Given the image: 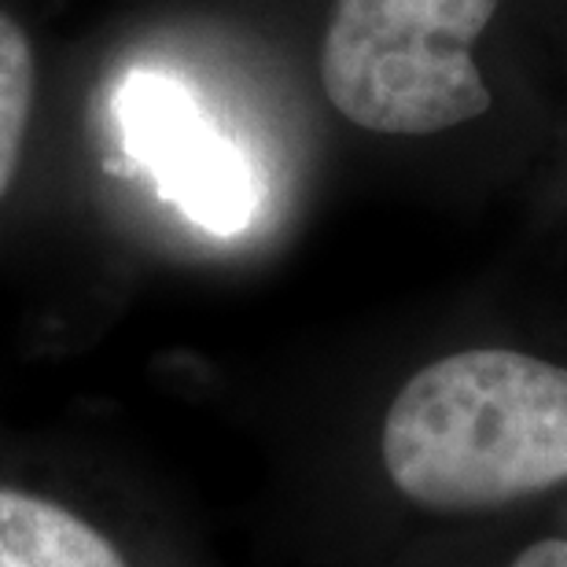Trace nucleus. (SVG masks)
I'll return each mask as SVG.
<instances>
[{"label":"nucleus","mask_w":567,"mask_h":567,"mask_svg":"<svg viewBox=\"0 0 567 567\" xmlns=\"http://www.w3.org/2000/svg\"><path fill=\"white\" fill-rule=\"evenodd\" d=\"M383 468L427 508H491L567 480V369L519 350L431 361L383 421Z\"/></svg>","instance_id":"f257e3e1"},{"label":"nucleus","mask_w":567,"mask_h":567,"mask_svg":"<svg viewBox=\"0 0 567 567\" xmlns=\"http://www.w3.org/2000/svg\"><path fill=\"white\" fill-rule=\"evenodd\" d=\"M502 0H336L321 85L354 126L431 137L491 111L472 44Z\"/></svg>","instance_id":"f03ea898"},{"label":"nucleus","mask_w":567,"mask_h":567,"mask_svg":"<svg viewBox=\"0 0 567 567\" xmlns=\"http://www.w3.org/2000/svg\"><path fill=\"white\" fill-rule=\"evenodd\" d=\"M115 115L126 152L188 221L218 236L251 225L258 210L251 163L177 78L130 71L115 93Z\"/></svg>","instance_id":"7ed1b4c3"},{"label":"nucleus","mask_w":567,"mask_h":567,"mask_svg":"<svg viewBox=\"0 0 567 567\" xmlns=\"http://www.w3.org/2000/svg\"><path fill=\"white\" fill-rule=\"evenodd\" d=\"M0 567H126V560L63 505L0 486Z\"/></svg>","instance_id":"20e7f679"},{"label":"nucleus","mask_w":567,"mask_h":567,"mask_svg":"<svg viewBox=\"0 0 567 567\" xmlns=\"http://www.w3.org/2000/svg\"><path fill=\"white\" fill-rule=\"evenodd\" d=\"M33 107V52L16 19L0 11V199L16 181Z\"/></svg>","instance_id":"39448f33"},{"label":"nucleus","mask_w":567,"mask_h":567,"mask_svg":"<svg viewBox=\"0 0 567 567\" xmlns=\"http://www.w3.org/2000/svg\"><path fill=\"white\" fill-rule=\"evenodd\" d=\"M513 567H567V542L564 538H546L535 542L516 557Z\"/></svg>","instance_id":"423d86ee"}]
</instances>
